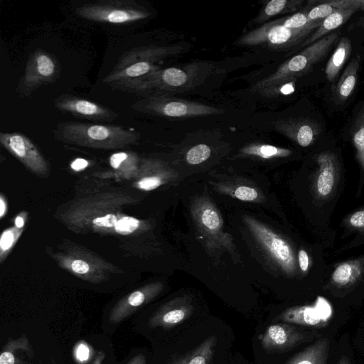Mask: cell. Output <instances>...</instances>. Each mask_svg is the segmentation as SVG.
Instances as JSON below:
<instances>
[{
  "label": "cell",
  "instance_id": "3",
  "mask_svg": "<svg viewBox=\"0 0 364 364\" xmlns=\"http://www.w3.org/2000/svg\"><path fill=\"white\" fill-rule=\"evenodd\" d=\"M304 24V16L301 13H294L264 23L244 34L237 43L242 46L289 48L304 42L320 25L303 28Z\"/></svg>",
  "mask_w": 364,
  "mask_h": 364
},
{
  "label": "cell",
  "instance_id": "5",
  "mask_svg": "<svg viewBox=\"0 0 364 364\" xmlns=\"http://www.w3.org/2000/svg\"><path fill=\"white\" fill-rule=\"evenodd\" d=\"M130 107L136 112L146 114L178 119L215 115L224 112L220 108L161 93L149 94L134 102Z\"/></svg>",
  "mask_w": 364,
  "mask_h": 364
},
{
  "label": "cell",
  "instance_id": "49",
  "mask_svg": "<svg viewBox=\"0 0 364 364\" xmlns=\"http://www.w3.org/2000/svg\"><path fill=\"white\" fill-rule=\"evenodd\" d=\"M358 26L364 28V16H363L357 23Z\"/></svg>",
  "mask_w": 364,
  "mask_h": 364
},
{
  "label": "cell",
  "instance_id": "19",
  "mask_svg": "<svg viewBox=\"0 0 364 364\" xmlns=\"http://www.w3.org/2000/svg\"><path fill=\"white\" fill-rule=\"evenodd\" d=\"M360 64V58L355 55L338 80L333 90L336 102H343L353 94L358 81Z\"/></svg>",
  "mask_w": 364,
  "mask_h": 364
},
{
  "label": "cell",
  "instance_id": "34",
  "mask_svg": "<svg viewBox=\"0 0 364 364\" xmlns=\"http://www.w3.org/2000/svg\"><path fill=\"white\" fill-rule=\"evenodd\" d=\"M140 222L133 217L125 216L117 220L114 230L121 235H129L135 231L139 226Z\"/></svg>",
  "mask_w": 364,
  "mask_h": 364
},
{
  "label": "cell",
  "instance_id": "36",
  "mask_svg": "<svg viewBox=\"0 0 364 364\" xmlns=\"http://www.w3.org/2000/svg\"><path fill=\"white\" fill-rule=\"evenodd\" d=\"M235 196L237 198L245 200L251 201L255 200L258 193L257 191L248 186H240L235 191Z\"/></svg>",
  "mask_w": 364,
  "mask_h": 364
},
{
  "label": "cell",
  "instance_id": "9",
  "mask_svg": "<svg viewBox=\"0 0 364 364\" xmlns=\"http://www.w3.org/2000/svg\"><path fill=\"white\" fill-rule=\"evenodd\" d=\"M1 144L28 168L38 175H46L48 164L35 144L19 132L0 133Z\"/></svg>",
  "mask_w": 364,
  "mask_h": 364
},
{
  "label": "cell",
  "instance_id": "41",
  "mask_svg": "<svg viewBox=\"0 0 364 364\" xmlns=\"http://www.w3.org/2000/svg\"><path fill=\"white\" fill-rule=\"evenodd\" d=\"M350 223L354 228L364 227V210H358L350 218Z\"/></svg>",
  "mask_w": 364,
  "mask_h": 364
},
{
  "label": "cell",
  "instance_id": "11",
  "mask_svg": "<svg viewBox=\"0 0 364 364\" xmlns=\"http://www.w3.org/2000/svg\"><path fill=\"white\" fill-rule=\"evenodd\" d=\"M246 220L258 239L282 268L289 272H292L295 266L294 257L289 244L262 224L249 218Z\"/></svg>",
  "mask_w": 364,
  "mask_h": 364
},
{
  "label": "cell",
  "instance_id": "45",
  "mask_svg": "<svg viewBox=\"0 0 364 364\" xmlns=\"http://www.w3.org/2000/svg\"><path fill=\"white\" fill-rule=\"evenodd\" d=\"M15 225H16V228H17L18 229H21L23 227L24 218L23 216L18 215V217H16V218L15 220Z\"/></svg>",
  "mask_w": 364,
  "mask_h": 364
},
{
  "label": "cell",
  "instance_id": "28",
  "mask_svg": "<svg viewBox=\"0 0 364 364\" xmlns=\"http://www.w3.org/2000/svg\"><path fill=\"white\" fill-rule=\"evenodd\" d=\"M357 274L356 267L350 263H343L334 270L332 279L336 284L343 286L354 280Z\"/></svg>",
  "mask_w": 364,
  "mask_h": 364
},
{
  "label": "cell",
  "instance_id": "13",
  "mask_svg": "<svg viewBox=\"0 0 364 364\" xmlns=\"http://www.w3.org/2000/svg\"><path fill=\"white\" fill-rule=\"evenodd\" d=\"M275 129L302 147L310 146L318 134V127L313 121L304 118H289L274 123Z\"/></svg>",
  "mask_w": 364,
  "mask_h": 364
},
{
  "label": "cell",
  "instance_id": "27",
  "mask_svg": "<svg viewBox=\"0 0 364 364\" xmlns=\"http://www.w3.org/2000/svg\"><path fill=\"white\" fill-rule=\"evenodd\" d=\"M247 154L257 156L264 159L285 157L291 154V151L269 144H254L243 149Z\"/></svg>",
  "mask_w": 364,
  "mask_h": 364
},
{
  "label": "cell",
  "instance_id": "15",
  "mask_svg": "<svg viewBox=\"0 0 364 364\" xmlns=\"http://www.w3.org/2000/svg\"><path fill=\"white\" fill-rule=\"evenodd\" d=\"M193 312V307L188 303L178 301L166 304L159 309L149 319L151 328H173L188 319Z\"/></svg>",
  "mask_w": 364,
  "mask_h": 364
},
{
  "label": "cell",
  "instance_id": "30",
  "mask_svg": "<svg viewBox=\"0 0 364 364\" xmlns=\"http://www.w3.org/2000/svg\"><path fill=\"white\" fill-rule=\"evenodd\" d=\"M210 154L211 150L208 145L200 144L188 150L186 159L188 164L196 165L206 161L210 157Z\"/></svg>",
  "mask_w": 364,
  "mask_h": 364
},
{
  "label": "cell",
  "instance_id": "31",
  "mask_svg": "<svg viewBox=\"0 0 364 364\" xmlns=\"http://www.w3.org/2000/svg\"><path fill=\"white\" fill-rule=\"evenodd\" d=\"M21 232L22 229L17 228H11L3 232L0 240L1 259L4 254L6 255V252H7L16 242Z\"/></svg>",
  "mask_w": 364,
  "mask_h": 364
},
{
  "label": "cell",
  "instance_id": "43",
  "mask_svg": "<svg viewBox=\"0 0 364 364\" xmlns=\"http://www.w3.org/2000/svg\"><path fill=\"white\" fill-rule=\"evenodd\" d=\"M88 162L83 159H76L73 161L70 165L71 168L76 171H79L87 166Z\"/></svg>",
  "mask_w": 364,
  "mask_h": 364
},
{
  "label": "cell",
  "instance_id": "4",
  "mask_svg": "<svg viewBox=\"0 0 364 364\" xmlns=\"http://www.w3.org/2000/svg\"><path fill=\"white\" fill-rule=\"evenodd\" d=\"M339 32H333L306 46L282 64L272 74L252 87L257 92L280 83L296 80L321 61L338 41Z\"/></svg>",
  "mask_w": 364,
  "mask_h": 364
},
{
  "label": "cell",
  "instance_id": "38",
  "mask_svg": "<svg viewBox=\"0 0 364 364\" xmlns=\"http://www.w3.org/2000/svg\"><path fill=\"white\" fill-rule=\"evenodd\" d=\"M118 219L114 214L109 213L93 220L92 224L99 228H109L114 227Z\"/></svg>",
  "mask_w": 364,
  "mask_h": 364
},
{
  "label": "cell",
  "instance_id": "32",
  "mask_svg": "<svg viewBox=\"0 0 364 364\" xmlns=\"http://www.w3.org/2000/svg\"><path fill=\"white\" fill-rule=\"evenodd\" d=\"M203 225L212 231H217L221 226V220L218 213L212 208H205L200 214Z\"/></svg>",
  "mask_w": 364,
  "mask_h": 364
},
{
  "label": "cell",
  "instance_id": "23",
  "mask_svg": "<svg viewBox=\"0 0 364 364\" xmlns=\"http://www.w3.org/2000/svg\"><path fill=\"white\" fill-rule=\"evenodd\" d=\"M351 50L352 46L350 39L347 37H342L325 68V74L328 82H333L337 79L340 70L351 53Z\"/></svg>",
  "mask_w": 364,
  "mask_h": 364
},
{
  "label": "cell",
  "instance_id": "46",
  "mask_svg": "<svg viewBox=\"0 0 364 364\" xmlns=\"http://www.w3.org/2000/svg\"><path fill=\"white\" fill-rule=\"evenodd\" d=\"M6 208V203L4 202V200L3 198V196H1L0 199V216L1 218H2L5 214Z\"/></svg>",
  "mask_w": 364,
  "mask_h": 364
},
{
  "label": "cell",
  "instance_id": "25",
  "mask_svg": "<svg viewBox=\"0 0 364 364\" xmlns=\"http://www.w3.org/2000/svg\"><path fill=\"white\" fill-rule=\"evenodd\" d=\"M350 134L357 159L364 169V105L358 108L353 117Z\"/></svg>",
  "mask_w": 364,
  "mask_h": 364
},
{
  "label": "cell",
  "instance_id": "1",
  "mask_svg": "<svg viewBox=\"0 0 364 364\" xmlns=\"http://www.w3.org/2000/svg\"><path fill=\"white\" fill-rule=\"evenodd\" d=\"M207 63H195L183 68H159L141 77L112 83L109 87L126 92L143 95L155 92H184L192 90L208 76Z\"/></svg>",
  "mask_w": 364,
  "mask_h": 364
},
{
  "label": "cell",
  "instance_id": "14",
  "mask_svg": "<svg viewBox=\"0 0 364 364\" xmlns=\"http://www.w3.org/2000/svg\"><path fill=\"white\" fill-rule=\"evenodd\" d=\"M183 50L184 48L181 46H149L134 48L124 52L119 58L112 70H119L129 64L139 61L156 63L163 58L182 53Z\"/></svg>",
  "mask_w": 364,
  "mask_h": 364
},
{
  "label": "cell",
  "instance_id": "22",
  "mask_svg": "<svg viewBox=\"0 0 364 364\" xmlns=\"http://www.w3.org/2000/svg\"><path fill=\"white\" fill-rule=\"evenodd\" d=\"M217 337L212 335L191 352L180 355L169 364H209L215 352Z\"/></svg>",
  "mask_w": 364,
  "mask_h": 364
},
{
  "label": "cell",
  "instance_id": "21",
  "mask_svg": "<svg viewBox=\"0 0 364 364\" xmlns=\"http://www.w3.org/2000/svg\"><path fill=\"white\" fill-rule=\"evenodd\" d=\"M358 10L354 9L337 10L323 20L319 26L304 42L300 44V48L315 43L321 38L326 36L333 30L338 28L344 24Z\"/></svg>",
  "mask_w": 364,
  "mask_h": 364
},
{
  "label": "cell",
  "instance_id": "39",
  "mask_svg": "<svg viewBox=\"0 0 364 364\" xmlns=\"http://www.w3.org/2000/svg\"><path fill=\"white\" fill-rule=\"evenodd\" d=\"M90 350L87 346L84 343H80L75 348V357L80 361L84 362L88 359Z\"/></svg>",
  "mask_w": 364,
  "mask_h": 364
},
{
  "label": "cell",
  "instance_id": "48",
  "mask_svg": "<svg viewBox=\"0 0 364 364\" xmlns=\"http://www.w3.org/2000/svg\"><path fill=\"white\" fill-rule=\"evenodd\" d=\"M337 364H351V362L347 356L343 355L340 358Z\"/></svg>",
  "mask_w": 364,
  "mask_h": 364
},
{
  "label": "cell",
  "instance_id": "47",
  "mask_svg": "<svg viewBox=\"0 0 364 364\" xmlns=\"http://www.w3.org/2000/svg\"><path fill=\"white\" fill-rule=\"evenodd\" d=\"M104 358L105 354L103 353V352H99L96 355L92 364H102Z\"/></svg>",
  "mask_w": 364,
  "mask_h": 364
},
{
  "label": "cell",
  "instance_id": "37",
  "mask_svg": "<svg viewBox=\"0 0 364 364\" xmlns=\"http://www.w3.org/2000/svg\"><path fill=\"white\" fill-rule=\"evenodd\" d=\"M162 183L160 178L156 176L146 177L136 183L138 188L145 191H151L158 188Z\"/></svg>",
  "mask_w": 364,
  "mask_h": 364
},
{
  "label": "cell",
  "instance_id": "24",
  "mask_svg": "<svg viewBox=\"0 0 364 364\" xmlns=\"http://www.w3.org/2000/svg\"><path fill=\"white\" fill-rule=\"evenodd\" d=\"M301 0H270L266 1L259 14L253 20L255 23H264L272 17L297 11L303 4Z\"/></svg>",
  "mask_w": 364,
  "mask_h": 364
},
{
  "label": "cell",
  "instance_id": "29",
  "mask_svg": "<svg viewBox=\"0 0 364 364\" xmlns=\"http://www.w3.org/2000/svg\"><path fill=\"white\" fill-rule=\"evenodd\" d=\"M314 6L307 11V17L310 21H323L324 18L337 11L326 0L314 1Z\"/></svg>",
  "mask_w": 364,
  "mask_h": 364
},
{
  "label": "cell",
  "instance_id": "44",
  "mask_svg": "<svg viewBox=\"0 0 364 364\" xmlns=\"http://www.w3.org/2000/svg\"><path fill=\"white\" fill-rule=\"evenodd\" d=\"M127 364H146V357L143 354H138L130 360Z\"/></svg>",
  "mask_w": 364,
  "mask_h": 364
},
{
  "label": "cell",
  "instance_id": "7",
  "mask_svg": "<svg viewBox=\"0 0 364 364\" xmlns=\"http://www.w3.org/2000/svg\"><path fill=\"white\" fill-rule=\"evenodd\" d=\"M60 73V67L57 58L46 50L37 49L27 60L16 92L22 97H29L38 87L55 82Z\"/></svg>",
  "mask_w": 364,
  "mask_h": 364
},
{
  "label": "cell",
  "instance_id": "35",
  "mask_svg": "<svg viewBox=\"0 0 364 364\" xmlns=\"http://www.w3.org/2000/svg\"><path fill=\"white\" fill-rule=\"evenodd\" d=\"M69 269L77 275L87 274L92 268L88 262L82 259H75L69 264Z\"/></svg>",
  "mask_w": 364,
  "mask_h": 364
},
{
  "label": "cell",
  "instance_id": "33",
  "mask_svg": "<svg viewBox=\"0 0 364 364\" xmlns=\"http://www.w3.org/2000/svg\"><path fill=\"white\" fill-rule=\"evenodd\" d=\"M296 80L286 82L266 88L259 92L264 96L273 97L277 95H287L294 92Z\"/></svg>",
  "mask_w": 364,
  "mask_h": 364
},
{
  "label": "cell",
  "instance_id": "20",
  "mask_svg": "<svg viewBox=\"0 0 364 364\" xmlns=\"http://www.w3.org/2000/svg\"><path fill=\"white\" fill-rule=\"evenodd\" d=\"M161 68L154 62L139 61L133 63L119 70H112L102 81L110 85L112 83L132 80L145 76Z\"/></svg>",
  "mask_w": 364,
  "mask_h": 364
},
{
  "label": "cell",
  "instance_id": "8",
  "mask_svg": "<svg viewBox=\"0 0 364 364\" xmlns=\"http://www.w3.org/2000/svg\"><path fill=\"white\" fill-rule=\"evenodd\" d=\"M317 337V333L301 331L290 323H279L269 326L259 338L266 351L281 353Z\"/></svg>",
  "mask_w": 364,
  "mask_h": 364
},
{
  "label": "cell",
  "instance_id": "12",
  "mask_svg": "<svg viewBox=\"0 0 364 364\" xmlns=\"http://www.w3.org/2000/svg\"><path fill=\"white\" fill-rule=\"evenodd\" d=\"M324 301H318L315 306H294L284 311L277 320L290 324L323 328L328 323L330 314L324 313Z\"/></svg>",
  "mask_w": 364,
  "mask_h": 364
},
{
  "label": "cell",
  "instance_id": "42",
  "mask_svg": "<svg viewBox=\"0 0 364 364\" xmlns=\"http://www.w3.org/2000/svg\"><path fill=\"white\" fill-rule=\"evenodd\" d=\"M298 258H299V267H300L301 269L303 272L307 271V269L309 268V256H308L307 252L304 250H301L299 252Z\"/></svg>",
  "mask_w": 364,
  "mask_h": 364
},
{
  "label": "cell",
  "instance_id": "40",
  "mask_svg": "<svg viewBox=\"0 0 364 364\" xmlns=\"http://www.w3.org/2000/svg\"><path fill=\"white\" fill-rule=\"evenodd\" d=\"M129 154L121 151L112 154L109 158V164L113 168H119L122 163L127 158Z\"/></svg>",
  "mask_w": 364,
  "mask_h": 364
},
{
  "label": "cell",
  "instance_id": "26",
  "mask_svg": "<svg viewBox=\"0 0 364 364\" xmlns=\"http://www.w3.org/2000/svg\"><path fill=\"white\" fill-rule=\"evenodd\" d=\"M18 339L9 341L4 348L0 355V364H29L27 358L31 356L21 357L23 353L31 350L28 346V341L23 338L22 342L17 353Z\"/></svg>",
  "mask_w": 364,
  "mask_h": 364
},
{
  "label": "cell",
  "instance_id": "6",
  "mask_svg": "<svg viewBox=\"0 0 364 364\" xmlns=\"http://www.w3.org/2000/svg\"><path fill=\"white\" fill-rule=\"evenodd\" d=\"M81 18L99 23L123 24L147 18L149 11L133 0H103L75 9Z\"/></svg>",
  "mask_w": 364,
  "mask_h": 364
},
{
  "label": "cell",
  "instance_id": "18",
  "mask_svg": "<svg viewBox=\"0 0 364 364\" xmlns=\"http://www.w3.org/2000/svg\"><path fill=\"white\" fill-rule=\"evenodd\" d=\"M331 342L320 338L293 357L285 364H327Z\"/></svg>",
  "mask_w": 364,
  "mask_h": 364
},
{
  "label": "cell",
  "instance_id": "16",
  "mask_svg": "<svg viewBox=\"0 0 364 364\" xmlns=\"http://www.w3.org/2000/svg\"><path fill=\"white\" fill-rule=\"evenodd\" d=\"M152 289L136 290L123 299L111 310L108 320L111 324H117L127 318L136 309L148 302L154 295Z\"/></svg>",
  "mask_w": 364,
  "mask_h": 364
},
{
  "label": "cell",
  "instance_id": "17",
  "mask_svg": "<svg viewBox=\"0 0 364 364\" xmlns=\"http://www.w3.org/2000/svg\"><path fill=\"white\" fill-rule=\"evenodd\" d=\"M319 166L316 178V191L321 197H326L332 192L336 175V159L331 152H323L316 158Z\"/></svg>",
  "mask_w": 364,
  "mask_h": 364
},
{
  "label": "cell",
  "instance_id": "2",
  "mask_svg": "<svg viewBox=\"0 0 364 364\" xmlns=\"http://www.w3.org/2000/svg\"><path fill=\"white\" fill-rule=\"evenodd\" d=\"M53 134L57 140L66 144L103 149L122 148L136 144L140 138L139 133L132 129L77 122H60Z\"/></svg>",
  "mask_w": 364,
  "mask_h": 364
},
{
  "label": "cell",
  "instance_id": "10",
  "mask_svg": "<svg viewBox=\"0 0 364 364\" xmlns=\"http://www.w3.org/2000/svg\"><path fill=\"white\" fill-rule=\"evenodd\" d=\"M54 106L62 112L99 122H110L119 117L105 106L70 94H62L55 98Z\"/></svg>",
  "mask_w": 364,
  "mask_h": 364
}]
</instances>
